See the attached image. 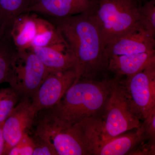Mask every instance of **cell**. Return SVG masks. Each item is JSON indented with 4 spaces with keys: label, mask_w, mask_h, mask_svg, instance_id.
<instances>
[{
    "label": "cell",
    "mask_w": 155,
    "mask_h": 155,
    "mask_svg": "<svg viewBox=\"0 0 155 155\" xmlns=\"http://www.w3.org/2000/svg\"><path fill=\"white\" fill-rule=\"evenodd\" d=\"M21 98L11 87L0 89V125L4 124Z\"/></svg>",
    "instance_id": "20"
},
{
    "label": "cell",
    "mask_w": 155,
    "mask_h": 155,
    "mask_svg": "<svg viewBox=\"0 0 155 155\" xmlns=\"http://www.w3.org/2000/svg\"><path fill=\"white\" fill-rule=\"evenodd\" d=\"M144 140L136 146L128 155H155V142L147 140L146 143H143Z\"/></svg>",
    "instance_id": "24"
},
{
    "label": "cell",
    "mask_w": 155,
    "mask_h": 155,
    "mask_svg": "<svg viewBox=\"0 0 155 155\" xmlns=\"http://www.w3.org/2000/svg\"><path fill=\"white\" fill-rule=\"evenodd\" d=\"M3 125H0V155H4L5 140L3 132Z\"/></svg>",
    "instance_id": "25"
},
{
    "label": "cell",
    "mask_w": 155,
    "mask_h": 155,
    "mask_svg": "<svg viewBox=\"0 0 155 155\" xmlns=\"http://www.w3.org/2000/svg\"><path fill=\"white\" fill-rule=\"evenodd\" d=\"M122 77L116 75L111 79L110 97L100 122V136L103 139H110L142 125L130 106Z\"/></svg>",
    "instance_id": "5"
},
{
    "label": "cell",
    "mask_w": 155,
    "mask_h": 155,
    "mask_svg": "<svg viewBox=\"0 0 155 155\" xmlns=\"http://www.w3.org/2000/svg\"><path fill=\"white\" fill-rule=\"evenodd\" d=\"M93 14L106 46L128 34L140 31L139 0H97Z\"/></svg>",
    "instance_id": "4"
},
{
    "label": "cell",
    "mask_w": 155,
    "mask_h": 155,
    "mask_svg": "<svg viewBox=\"0 0 155 155\" xmlns=\"http://www.w3.org/2000/svg\"><path fill=\"white\" fill-rule=\"evenodd\" d=\"M139 24L140 31L155 37V0L145 1L139 10Z\"/></svg>",
    "instance_id": "19"
},
{
    "label": "cell",
    "mask_w": 155,
    "mask_h": 155,
    "mask_svg": "<svg viewBox=\"0 0 155 155\" xmlns=\"http://www.w3.org/2000/svg\"><path fill=\"white\" fill-rule=\"evenodd\" d=\"M31 3V0H0V16L8 32L14 20L25 13Z\"/></svg>",
    "instance_id": "17"
},
{
    "label": "cell",
    "mask_w": 155,
    "mask_h": 155,
    "mask_svg": "<svg viewBox=\"0 0 155 155\" xmlns=\"http://www.w3.org/2000/svg\"><path fill=\"white\" fill-rule=\"evenodd\" d=\"M121 81L134 114L140 120H144L155 108V62Z\"/></svg>",
    "instance_id": "7"
},
{
    "label": "cell",
    "mask_w": 155,
    "mask_h": 155,
    "mask_svg": "<svg viewBox=\"0 0 155 155\" xmlns=\"http://www.w3.org/2000/svg\"><path fill=\"white\" fill-rule=\"evenodd\" d=\"M139 1L140 2H141L143 3V2H144L145 1H146V0H139Z\"/></svg>",
    "instance_id": "27"
},
{
    "label": "cell",
    "mask_w": 155,
    "mask_h": 155,
    "mask_svg": "<svg viewBox=\"0 0 155 155\" xmlns=\"http://www.w3.org/2000/svg\"><path fill=\"white\" fill-rule=\"evenodd\" d=\"M30 48L50 72L75 68V57L66 42Z\"/></svg>",
    "instance_id": "12"
},
{
    "label": "cell",
    "mask_w": 155,
    "mask_h": 155,
    "mask_svg": "<svg viewBox=\"0 0 155 155\" xmlns=\"http://www.w3.org/2000/svg\"><path fill=\"white\" fill-rule=\"evenodd\" d=\"M155 38L144 31H136L118 39L106 46L108 58L111 56L149 52L155 51Z\"/></svg>",
    "instance_id": "13"
},
{
    "label": "cell",
    "mask_w": 155,
    "mask_h": 155,
    "mask_svg": "<svg viewBox=\"0 0 155 155\" xmlns=\"http://www.w3.org/2000/svg\"><path fill=\"white\" fill-rule=\"evenodd\" d=\"M38 19L35 15L24 13L14 20L9 33L16 49L31 48L38 31Z\"/></svg>",
    "instance_id": "15"
},
{
    "label": "cell",
    "mask_w": 155,
    "mask_h": 155,
    "mask_svg": "<svg viewBox=\"0 0 155 155\" xmlns=\"http://www.w3.org/2000/svg\"><path fill=\"white\" fill-rule=\"evenodd\" d=\"M34 147L33 138L28 133H25L11 149L8 155H32Z\"/></svg>",
    "instance_id": "21"
},
{
    "label": "cell",
    "mask_w": 155,
    "mask_h": 155,
    "mask_svg": "<svg viewBox=\"0 0 155 155\" xmlns=\"http://www.w3.org/2000/svg\"><path fill=\"white\" fill-rule=\"evenodd\" d=\"M155 62V50L149 52L113 56L109 58L108 71L119 76H131Z\"/></svg>",
    "instance_id": "14"
},
{
    "label": "cell",
    "mask_w": 155,
    "mask_h": 155,
    "mask_svg": "<svg viewBox=\"0 0 155 155\" xmlns=\"http://www.w3.org/2000/svg\"><path fill=\"white\" fill-rule=\"evenodd\" d=\"M31 1H32V0H31Z\"/></svg>",
    "instance_id": "28"
},
{
    "label": "cell",
    "mask_w": 155,
    "mask_h": 155,
    "mask_svg": "<svg viewBox=\"0 0 155 155\" xmlns=\"http://www.w3.org/2000/svg\"><path fill=\"white\" fill-rule=\"evenodd\" d=\"M8 33L4 25V23L0 16V40L6 34Z\"/></svg>",
    "instance_id": "26"
},
{
    "label": "cell",
    "mask_w": 155,
    "mask_h": 155,
    "mask_svg": "<svg viewBox=\"0 0 155 155\" xmlns=\"http://www.w3.org/2000/svg\"><path fill=\"white\" fill-rule=\"evenodd\" d=\"M50 72L30 48L16 50L8 83L21 97L31 98Z\"/></svg>",
    "instance_id": "6"
},
{
    "label": "cell",
    "mask_w": 155,
    "mask_h": 155,
    "mask_svg": "<svg viewBox=\"0 0 155 155\" xmlns=\"http://www.w3.org/2000/svg\"><path fill=\"white\" fill-rule=\"evenodd\" d=\"M143 121L141 126L146 139L155 142V108L150 111Z\"/></svg>",
    "instance_id": "22"
},
{
    "label": "cell",
    "mask_w": 155,
    "mask_h": 155,
    "mask_svg": "<svg viewBox=\"0 0 155 155\" xmlns=\"http://www.w3.org/2000/svg\"><path fill=\"white\" fill-rule=\"evenodd\" d=\"M63 42H66L52 22L39 18L38 31L31 48L43 47Z\"/></svg>",
    "instance_id": "16"
},
{
    "label": "cell",
    "mask_w": 155,
    "mask_h": 155,
    "mask_svg": "<svg viewBox=\"0 0 155 155\" xmlns=\"http://www.w3.org/2000/svg\"><path fill=\"white\" fill-rule=\"evenodd\" d=\"M73 53L76 61L77 78L97 79L108 71L109 58L106 45L93 14H77L64 18H52Z\"/></svg>",
    "instance_id": "1"
},
{
    "label": "cell",
    "mask_w": 155,
    "mask_h": 155,
    "mask_svg": "<svg viewBox=\"0 0 155 155\" xmlns=\"http://www.w3.org/2000/svg\"><path fill=\"white\" fill-rule=\"evenodd\" d=\"M31 137L35 144L32 155H58L55 150L46 141L37 136Z\"/></svg>",
    "instance_id": "23"
},
{
    "label": "cell",
    "mask_w": 155,
    "mask_h": 155,
    "mask_svg": "<svg viewBox=\"0 0 155 155\" xmlns=\"http://www.w3.org/2000/svg\"><path fill=\"white\" fill-rule=\"evenodd\" d=\"M111 80L79 78L50 110L64 122L75 125L90 119H101L110 95Z\"/></svg>",
    "instance_id": "2"
},
{
    "label": "cell",
    "mask_w": 155,
    "mask_h": 155,
    "mask_svg": "<svg viewBox=\"0 0 155 155\" xmlns=\"http://www.w3.org/2000/svg\"><path fill=\"white\" fill-rule=\"evenodd\" d=\"M16 48L9 33L0 40V84L8 82Z\"/></svg>",
    "instance_id": "18"
},
{
    "label": "cell",
    "mask_w": 155,
    "mask_h": 155,
    "mask_svg": "<svg viewBox=\"0 0 155 155\" xmlns=\"http://www.w3.org/2000/svg\"><path fill=\"white\" fill-rule=\"evenodd\" d=\"M122 134L109 140L101 138L97 130L90 142L88 155H124L128 153L137 145L146 140L142 127L129 133Z\"/></svg>",
    "instance_id": "11"
},
{
    "label": "cell",
    "mask_w": 155,
    "mask_h": 155,
    "mask_svg": "<svg viewBox=\"0 0 155 155\" xmlns=\"http://www.w3.org/2000/svg\"><path fill=\"white\" fill-rule=\"evenodd\" d=\"M97 0H32L25 13L64 18L77 14H94Z\"/></svg>",
    "instance_id": "10"
},
{
    "label": "cell",
    "mask_w": 155,
    "mask_h": 155,
    "mask_svg": "<svg viewBox=\"0 0 155 155\" xmlns=\"http://www.w3.org/2000/svg\"><path fill=\"white\" fill-rule=\"evenodd\" d=\"M76 78L75 68L62 72H50L31 98L37 113L58 104Z\"/></svg>",
    "instance_id": "8"
},
{
    "label": "cell",
    "mask_w": 155,
    "mask_h": 155,
    "mask_svg": "<svg viewBox=\"0 0 155 155\" xmlns=\"http://www.w3.org/2000/svg\"><path fill=\"white\" fill-rule=\"evenodd\" d=\"M33 125V135L51 145L58 155H88L86 120L70 125L48 109L39 111Z\"/></svg>",
    "instance_id": "3"
},
{
    "label": "cell",
    "mask_w": 155,
    "mask_h": 155,
    "mask_svg": "<svg viewBox=\"0 0 155 155\" xmlns=\"http://www.w3.org/2000/svg\"><path fill=\"white\" fill-rule=\"evenodd\" d=\"M37 114L31 98L22 97L3 125L5 140L4 155H8L22 135L32 128Z\"/></svg>",
    "instance_id": "9"
}]
</instances>
